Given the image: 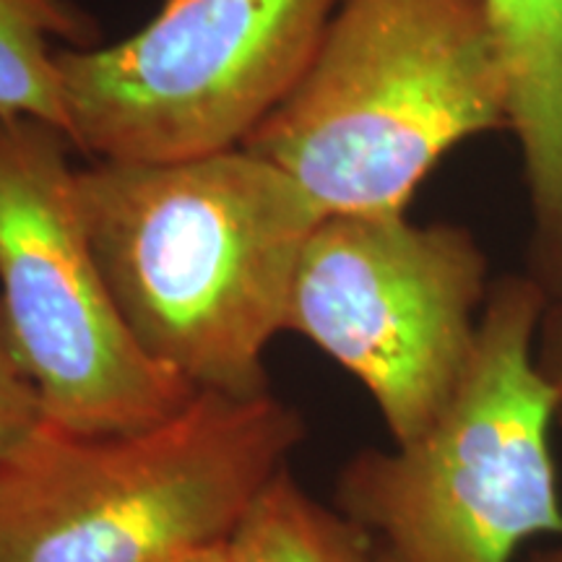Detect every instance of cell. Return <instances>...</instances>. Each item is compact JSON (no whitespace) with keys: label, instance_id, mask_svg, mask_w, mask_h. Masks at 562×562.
<instances>
[{"label":"cell","instance_id":"7c38bea8","mask_svg":"<svg viewBox=\"0 0 562 562\" xmlns=\"http://www.w3.org/2000/svg\"><path fill=\"white\" fill-rule=\"evenodd\" d=\"M178 562H235V558H232L229 539H227V542L209 544V547H203V550H195L191 554H186V558L178 560Z\"/></svg>","mask_w":562,"mask_h":562},{"label":"cell","instance_id":"5b68a950","mask_svg":"<svg viewBox=\"0 0 562 562\" xmlns=\"http://www.w3.org/2000/svg\"><path fill=\"white\" fill-rule=\"evenodd\" d=\"M341 0H165L131 37L60 47L66 136L102 161L240 149L297 87Z\"/></svg>","mask_w":562,"mask_h":562},{"label":"cell","instance_id":"9c48e42d","mask_svg":"<svg viewBox=\"0 0 562 562\" xmlns=\"http://www.w3.org/2000/svg\"><path fill=\"white\" fill-rule=\"evenodd\" d=\"M91 30L66 0H0V115L66 133L55 42L89 47Z\"/></svg>","mask_w":562,"mask_h":562},{"label":"cell","instance_id":"3957f363","mask_svg":"<svg viewBox=\"0 0 562 562\" xmlns=\"http://www.w3.org/2000/svg\"><path fill=\"white\" fill-rule=\"evenodd\" d=\"M302 435L269 391H195L125 432L45 417L0 472V562H178L227 542Z\"/></svg>","mask_w":562,"mask_h":562},{"label":"cell","instance_id":"7a4b0ae2","mask_svg":"<svg viewBox=\"0 0 562 562\" xmlns=\"http://www.w3.org/2000/svg\"><path fill=\"white\" fill-rule=\"evenodd\" d=\"M513 83L487 0H341L292 94L243 149L321 220L406 214L448 151L510 131Z\"/></svg>","mask_w":562,"mask_h":562},{"label":"cell","instance_id":"52a82bcc","mask_svg":"<svg viewBox=\"0 0 562 562\" xmlns=\"http://www.w3.org/2000/svg\"><path fill=\"white\" fill-rule=\"evenodd\" d=\"M469 229L406 214L328 216L302 248L284 331L364 385L393 446L419 438L472 362L490 297Z\"/></svg>","mask_w":562,"mask_h":562},{"label":"cell","instance_id":"6da1fadb","mask_svg":"<svg viewBox=\"0 0 562 562\" xmlns=\"http://www.w3.org/2000/svg\"><path fill=\"white\" fill-rule=\"evenodd\" d=\"M76 195L110 297L138 347L195 391L266 393L302 248L321 216L248 149L131 165L94 159Z\"/></svg>","mask_w":562,"mask_h":562},{"label":"cell","instance_id":"30bf717a","mask_svg":"<svg viewBox=\"0 0 562 562\" xmlns=\"http://www.w3.org/2000/svg\"><path fill=\"white\" fill-rule=\"evenodd\" d=\"M42 419L45 409L40 391L13 349L9 321L0 302V472Z\"/></svg>","mask_w":562,"mask_h":562},{"label":"cell","instance_id":"4fadbf2b","mask_svg":"<svg viewBox=\"0 0 562 562\" xmlns=\"http://www.w3.org/2000/svg\"><path fill=\"white\" fill-rule=\"evenodd\" d=\"M526 562H562V539H560V544L547 547V550H542V552H533Z\"/></svg>","mask_w":562,"mask_h":562},{"label":"cell","instance_id":"8992f818","mask_svg":"<svg viewBox=\"0 0 562 562\" xmlns=\"http://www.w3.org/2000/svg\"><path fill=\"white\" fill-rule=\"evenodd\" d=\"M66 133L0 115V302L45 417L74 432H125L195 396L151 360L117 313L76 195Z\"/></svg>","mask_w":562,"mask_h":562},{"label":"cell","instance_id":"277c9868","mask_svg":"<svg viewBox=\"0 0 562 562\" xmlns=\"http://www.w3.org/2000/svg\"><path fill=\"white\" fill-rule=\"evenodd\" d=\"M544 297L529 273L495 281L451 404L419 438L341 469L339 513L383 562H516L531 539H562L554 404L533 360Z\"/></svg>","mask_w":562,"mask_h":562},{"label":"cell","instance_id":"ba28073f","mask_svg":"<svg viewBox=\"0 0 562 562\" xmlns=\"http://www.w3.org/2000/svg\"><path fill=\"white\" fill-rule=\"evenodd\" d=\"M235 562H383L364 533L281 469L229 537Z\"/></svg>","mask_w":562,"mask_h":562},{"label":"cell","instance_id":"8fae6325","mask_svg":"<svg viewBox=\"0 0 562 562\" xmlns=\"http://www.w3.org/2000/svg\"><path fill=\"white\" fill-rule=\"evenodd\" d=\"M544 294L537 339H533V360L552 391L554 425L562 427V284Z\"/></svg>","mask_w":562,"mask_h":562}]
</instances>
